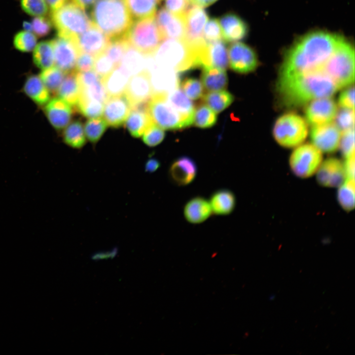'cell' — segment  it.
Returning a JSON list of instances; mask_svg holds the SVG:
<instances>
[{
    "mask_svg": "<svg viewBox=\"0 0 355 355\" xmlns=\"http://www.w3.org/2000/svg\"><path fill=\"white\" fill-rule=\"evenodd\" d=\"M339 35L324 31L309 33L298 39L284 55L279 76L319 70L344 39Z\"/></svg>",
    "mask_w": 355,
    "mask_h": 355,
    "instance_id": "6da1fadb",
    "label": "cell"
},
{
    "mask_svg": "<svg viewBox=\"0 0 355 355\" xmlns=\"http://www.w3.org/2000/svg\"><path fill=\"white\" fill-rule=\"evenodd\" d=\"M277 88L282 103L288 107L299 106L320 98L331 97L339 89L320 70L279 76Z\"/></svg>",
    "mask_w": 355,
    "mask_h": 355,
    "instance_id": "7a4b0ae2",
    "label": "cell"
},
{
    "mask_svg": "<svg viewBox=\"0 0 355 355\" xmlns=\"http://www.w3.org/2000/svg\"><path fill=\"white\" fill-rule=\"evenodd\" d=\"M91 18L111 39L124 36L133 22L123 0H97L91 7Z\"/></svg>",
    "mask_w": 355,
    "mask_h": 355,
    "instance_id": "3957f363",
    "label": "cell"
},
{
    "mask_svg": "<svg viewBox=\"0 0 355 355\" xmlns=\"http://www.w3.org/2000/svg\"><path fill=\"white\" fill-rule=\"evenodd\" d=\"M154 56L158 67L178 73L198 68L196 48L185 39L165 40Z\"/></svg>",
    "mask_w": 355,
    "mask_h": 355,
    "instance_id": "277c9868",
    "label": "cell"
},
{
    "mask_svg": "<svg viewBox=\"0 0 355 355\" xmlns=\"http://www.w3.org/2000/svg\"><path fill=\"white\" fill-rule=\"evenodd\" d=\"M325 73L338 89L351 85L355 80V50L345 38L319 70Z\"/></svg>",
    "mask_w": 355,
    "mask_h": 355,
    "instance_id": "5b68a950",
    "label": "cell"
},
{
    "mask_svg": "<svg viewBox=\"0 0 355 355\" xmlns=\"http://www.w3.org/2000/svg\"><path fill=\"white\" fill-rule=\"evenodd\" d=\"M124 36L130 47L146 57L154 56L164 39L154 17L133 21Z\"/></svg>",
    "mask_w": 355,
    "mask_h": 355,
    "instance_id": "8992f818",
    "label": "cell"
},
{
    "mask_svg": "<svg viewBox=\"0 0 355 355\" xmlns=\"http://www.w3.org/2000/svg\"><path fill=\"white\" fill-rule=\"evenodd\" d=\"M51 21L58 36L71 39H74L93 24L85 10L73 2L66 3L52 11Z\"/></svg>",
    "mask_w": 355,
    "mask_h": 355,
    "instance_id": "52a82bcc",
    "label": "cell"
},
{
    "mask_svg": "<svg viewBox=\"0 0 355 355\" xmlns=\"http://www.w3.org/2000/svg\"><path fill=\"white\" fill-rule=\"evenodd\" d=\"M273 133L280 145L291 148L299 145L306 139L308 127L306 121L300 116L288 113L276 120Z\"/></svg>",
    "mask_w": 355,
    "mask_h": 355,
    "instance_id": "ba28073f",
    "label": "cell"
},
{
    "mask_svg": "<svg viewBox=\"0 0 355 355\" xmlns=\"http://www.w3.org/2000/svg\"><path fill=\"white\" fill-rule=\"evenodd\" d=\"M167 93L154 92L148 102L153 122L164 130H179L188 127L183 117L169 103Z\"/></svg>",
    "mask_w": 355,
    "mask_h": 355,
    "instance_id": "9c48e42d",
    "label": "cell"
},
{
    "mask_svg": "<svg viewBox=\"0 0 355 355\" xmlns=\"http://www.w3.org/2000/svg\"><path fill=\"white\" fill-rule=\"evenodd\" d=\"M322 161V152L314 144L306 143L297 146L292 151L289 164L296 176L307 178L316 174Z\"/></svg>",
    "mask_w": 355,
    "mask_h": 355,
    "instance_id": "30bf717a",
    "label": "cell"
},
{
    "mask_svg": "<svg viewBox=\"0 0 355 355\" xmlns=\"http://www.w3.org/2000/svg\"><path fill=\"white\" fill-rule=\"evenodd\" d=\"M154 92L151 73L145 69L130 77L124 94L132 108L148 102Z\"/></svg>",
    "mask_w": 355,
    "mask_h": 355,
    "instance_id": "8fae6325",
    "label": "cell"
},
{
    "mask_svg": "<svg viewBox=\"0 0 355 355\" xmlns=\"http://www.w3.org/2000/svg\"><path fill=\"white\" fill-rule=\"evenodd\" d=\"M230 67L234 71L247 74L255 71L258 65L255 51L249 46L242 42L231 44L228 50Z\"/></svg>",
    "mask_w": 355,
    "mask_h": 355,
    "instance_id": "7c38bea8",
    "label": "cell"
},
{
    "mask_svg": "<svg viewBox=\"0 0 355 355\" xmlns=\"http://www.w3.org/2000/svg\"><path fill=\"white\" fill-rule=\"evenodd\" d=\"M54 53V64L65 73L75 70L80 53L73 39L58 36L52 40Z\"/></svg>",
    "mask_w": 355,
    "mask_h": 355,
    "instance_id": "4fadbf2b",
    "label": "cell"
},
{
    "mask_svg": "<svg viewBox=\"0 0 355 355\" xmlns=\"http://www.w3.org/2000/svg\"><path fill=\"white\" fill-rule=\"evenodd\" d=\"M310 134L313 144L322 152H333L339 146L341 131L336 124L313 126Z\"/></svg>",
    "mask_w": 355,
    "mask_h": 355,
    "instance_id": "5bb4252c",
    "label": "cell"
},
{
    "mask_svg": "<svg viewBox=\"0 0 355 355\" xmlns=\"http://www.w3.org/2000/svg\"><path fill=\"white\" fill-rule=\"evenodd\" d=\"M131 109L132 106L124 93L108 96L104 104V119L108 126L119 128L125 122Z\"/></svg>",
    "mask_w": 355,
    "mask_h": 355,
    "instance_id": "9a60e30c",
    "label": "cell"
},
{
    "mask_svg": "<svg viewBox=\"0 0 355 355\" xmlns=\"http://www.w3.org/2000/svg\"><path fill=\"white\" fill-rule=\"evenodd\" d=\"M73 39L80 52L96 57L105 52L111 39L92 24Z\"/></svg>",
    "mask_w": 355,
    "mask_h": 355,
    "instance_id": "2e32d148",
    "label": "cell"
},
{
    "mask_svg": "<svg viewBox=\"0 0 355 355\" xmlns=\"http://www.w3.org/2000/svg\"><path fill=\"white\" fill-rule=\"evenodd\" d=\"M337 113V107L330 97L316 99L310 102L305 109L307 121L313 126L331 122Z\"/></svg>",
    "mask_w": 355,
    "mask_h": 355,
    "instance_id": "e0dca14e",
    "label": "cell"
},
{
    "mask_svg": "<svg viewBox=\"0 0 355 355\" xmlns=\"http://www.w3.org/2000/svg\"><path fill=\"white\" fill-rule=\"evenodd\" d=\"M316 174L318 182L326 187H338L346 178L344 162L334 157L322 161Z\"/></svg>",
    "mask_w": 355,
    "mask_h": 355,
    "instance_id": "ac0fdd59",
    "label": "cell"
},
{
    "mask_svg": "<svg viewBox=\"0 0 355 355\" xmlns=\"http://www.w3.org/2000/svg\"><path fill=\"white\" fill-rule=\"evenodd\" d=\"M198 173L195 161L187 156H181L170 164L168 175L170 180L179 186L191 184L196 178Z\"/></svg>",
    "mask_w": 355,
    "mask_h": 355,
    "instance_id": "d6986e66",
    "label": "cell"
},
{
    "mask_svg": "<svg viewBox=\"0 0 355 355\" xmlns=\"http://www.w3.org/2000/svg\"><path fill=\"white\" fill-rule=\"evenodd\" d=\"M44 106L45 115L55 129L61 130L69 125L74 110L70 104L57 97L50 99Z\"/></svg>",
    "mask_w": 355,
    "mask_h": 355,
    "instance_id": "ffe728a7",
    "label": "cell"
},
{
    "mask_svg": "<svg viewBox=\"0 0 355 355\" xmlns=\"http://www.w3.org/2000/svg\"><path fill=\"white\" fill-rule=\"evenodd\" d=\"M155 21L164 39H184L185 24L184 16L175 15L162 8L158 10Z\"/></svg>",
    "mask_w": 355,
    "mask_h": 355,
    "instance_id": "44dd1931",
    "label": "cell"
},
{
    "mask_svg": "<svg viewBox=\"0 0 355 355\" xmlns=\"http://www.w3.org/2000/svg\"><path fill=\"white\" fill-rule=\"evenodd\" d=\"M185 24V39L189 43L203 39L204 26L208 20L207 12L201 6L191 5L184 16Z\"/></svg>",
    "mask_w": 355,
    "mask_h": 355,
    "instance_id": "7402d4cb",
    "label": "cell"
},
{
    "mask_svg": "<svg viewBox=\"0 0 355 355\" xmlns=\"http://www.w3.org/2000/svg\"><path fill=\"white\" fill-rule=\"evenodd\" d=\"M148 102L133 106L125 121L127 130L134 138L141 137L154 122L148 111Z\"/></svg>",
    "mask_w": 355,
    "mask_h": 355,
    "instance_id": "603a6c76",
    "label": "cell"
},
{
    "mask_svg": "<svg viewBox=\"0 0 355 355\" xmlns=\"http://www.w3.org/2000/svg\"><path fill=\"white\" fill-rule=\"evenodd\" d=\"M219 22L223 38L228 42L242 40L248 35V25L240 17L234 13L225 14L220 18Z\"/></svg>",
    "mask_w": 355,
    "mask_h": 355,
    "instance_id": "cb8c5ba5",
    "label": "cell"
},
{
    "mask_svg": "<svg viewBox=\"0 0 355 355\" xmlns=\"http://www.w3.org/2000/svg\"><path fill=\"white\" fill-rule=\"evenodd\" d=\"M183 213L187 222L198 224L207 220L213 213L208 200L203 197L196 196L186 203Z\"/></svg>",
    "mask_w": 355,
    "mask_h": 355,
    "instance_id": "d4e9b609",
    "label": "cell"
},
{
    "mask_svg": "<svg viewBox=\"0 0 355 355\" xmlns=\"http://www.w3.org/2000/svg\"><path fill=\"white\" fill-rule=\"evenodd\" d=\"M209 201L212 213L217 215H227L234 210L236 205L235 195L228 189H220L213 192Z\"/></svg>",
    "mask_w": 355,
    "mask_h": 355,
    "instance_id": "484cf974",
    "label": "cell"
},
{
    "mask_svg": "<svg viewBox=\"0 0 355 355\" xmlns=\"http://www.w3.org/2000/svg\"><path fill=\"white\" fill-rule=\"evenodd\" d=\"M167 97L170 104L190 126L193 124L195 111L192 102L179 87L167 93Z\"/></svg>",
    "mask_w": 355,
    "mask_h": 355,
    "instance_id": "4316f807",
    "label": "cell"
},
{
    "mask_svg": "<svg viewBox=\"0 0 355 355\" xmlns=\"http://www.w3.org/2000/svg\"><path fill=\"white\" fill-rule=\"evenodd\" d=\"M158 67L153 75L151 74L154 92L169 93L179 87L180 80L178 72Z\"/></svg>",
    "mask_w": 355,
    "mask_h": 355,
    "instance_id": "83f0119b",
    "label": "cell"
},
{
    "mask_svg": "<svg viewBox=\"0 0 355 355\" xmlns=\"http://www.w3.org/2000/svg\"><path fill=\"white\" fill-rule=\"evenodd\" d=\"M80 93L78 71L75 70L66 73L57 92L58 97L74 106L78 100Z\"/></svg>",
    "mask_w": 355,
    "mask_h": 355,
    "instance_id": "f1b7e54d",
    "label": "cell"
},
{
    "mask_svg": "<svg viewBox=\"0 0 355 355\" xmlns=\"http://www.w3.org/2000/svg\"><path fill=\"white\" fill-rule=\"evenodd\" d=\"M201 79L203 86L209 92L223 90L228 86V78L225 70L203 67Z\"/></svg>",
    "mask_w": 355,
    "mask_h": 355,
    "instance_id": "f546056e",
    "label": "cell"
},
{
    "mask_svg": "<svg viewBox=\"0 0 355 355\" xmlns=\"http://www.w3.org/2000/svg\"><path fill=\"white\" fill-rule=\"evenodd\" d=\"M228 56L225 43L221 40L208 43L205 66L226 70L228 67Z\"/></svg>",
    "mask_w": 355,
    "mask_h": 355,
    "instance_id": "4dcf8cb0",
    "label": "cell"
},
{
    "mask_svg": "<svg viewBox=\"0 0 355 355\" xmlns=\"http://www.w3.org/2000/svg\"><path fill=\"white\" fill-rule=\"evenodd\" d=\"M130 77L120 67L115 68L102 79L107 95L112 96L123 94Z\"/></svg>",
    "mask_w": 355,
    "mask_h": 355,
    "instance_id": "1f68e13d",
    "label": "cell"
},
{
    "mask_svg": "<svg viewBox=\"0 0 355 355\" xmlns=\"http://www.w3.org/2000/svg\"><path fill=\"white\" fill-rule=\"evenodd\" d=\"M24 91L33 101L40 106H44L50 99V92L39 76H29L25 82Z\"/></svg>",
    "mask_w": 355,
    "mask_h": 355,
    "instance_id": "d6a6232c",
    "label": "cell"
},
{
    "mask_svg": "<svg viewBox=\"0 0 355 355\" xmlns=\"http://www.w3.org/2000/svg\"><path fill=\"white\" fill-rule=\"evenodd\" d=\"M161 0H123L132 19H140L155 16Z\"/></svg>",
    "mask_w": 355,
    "mask_h": 355,
    "instance_id": "836d02e7",
    "label": "cell"
},
{
    "mask_svg": "<svg viewBox=\"0 0 355 355\" xmlns=\"http://www.w3.org/2000/svg\"><path fill=\"white\" fill-rule=\"evenodd\" d=\"M33 59L35 65L44 70L54 65V53L52 40L42 41L34 49Z\"/></svg>",
    "mask_w": 355,
    "mask_h": 355,
    "instance_id": "e575fe53",
    "label": "cell"
},
{
    "mask_svg": "<svg viewBox=\"0 0 355 355\" xmlns=\"http://www.w3.org/2000/svg\"><path fill=\"white\" fill-rule=\"evenodd\" d=\"M63 137L67 145L76 149H81L86 142L83 126L79 120L69 124L64 129Z\"/></svg>",
    "mask_w": 355,
    "mask_h": 355,
    "instance_id": "d590c367",
    "label": "cell"
},
{
    "mask_svg": "<svg viewBox=\"0 0 355 355\" xmlns=\"http://www.w3.org/2000/svg\"><path fill=\"white\" fill-rule=\"evenodd\" d=\"M234 99L233 94L224 90L210 91L203 96V102L216 113L227 108Z\"/></svg>",
    "mask_w": 355,
    "mask_h": 355,
    "instance_id": "8d00e7d4",
    "label": "cell"
},
{
    "mask_svg": "<svg viewBox=\"0 0 355 355\" xmlns=\"http://www.w3.org/2000/svg\"><path fill=\"white\" fill-rule=\"evenodd\" d=\"M337 199L340 206L347 212L355 208V179L346 178L338 187Z\"/></svg>",
    "mask_w": 355,
    "mask_h": 355,
    "instance_id": "74e56055",
    "label": "cell"
},
{
    "mask_svg": "<svg viewBox=\"0 0 355 355\" xmlns=\"http://www.w3.org/2000/svg\"><path fill=\"white\" fill-rule=\"evenodd\" d=\"M143 56H144L130 46L119 67L131 76L146 69L144 68Z\"/></svg>",
    "mask_w": 355,
    "mask_h": 355,
    "instance_id": "f35d334b",
    "label": "cell"
},
{
    "mask_svg": "<svg viewBox=\"0 0 355 355\" xmlns=\"http://www.w3.org/2000/svg\"><path fill=\"white\" fill-rule=\"evenodd\" d=\"M130 45L125 36L113 38L105 51V54L113 62L116 68L119 67Z\"/></svg>",
    "mask_w": 355,
    "mask_h": 355,
    "instance_id": "ab89813d",
    "label": "cell"
},
{
    "mask_svg": "<svg viewBox=\"0 0 355 355\" xmlns=\"http://www.w3.org/2000/svg\"><path fill=\"white\" fill-rule=\"evenodd\" d=\"M65 74L63 71L54 66L42 70L39 77L50 92L57 93Z\"/></svg>",
    "mask_w": 355,
    "mask_h": 355,
    "instance_id": "60d3db41",
    "label": "cell"
},
{
    "mask_svg": "<svg viewBox=\"0 0 355 355\" xmlns=\"http://www.w3.org/2000/svg\"><path fill=\"white\" fill-rule=\"evenodd\" d=\"M104 104L101 102L80 96L74 106L79 113L90 118L100 117L103 114Z\"/></svg>",
    "mask_w": 355,
    "mask_h": 355,
    "instance_id": "b9f144b4",
    "label": "cell"
},
{
    "mask_svg": "<svg viewBox=\"0 0 355 355\" xmlns=\"http://www.w3.org/2000/svg\"><path fill=\"white\" fill-rule=\"evenodd\" d=\"M217 120L216 113L206 105H200L195 109L193 124L196 127L209 128L213 126Z\"/></svg>",
    "mask_w": 355,
    "mask_h": 355,
    "instance_id": "7bdbcfd3",
    "label": "cell"
},
{
    "mask_svg": "<svg viewBox=\"0 0 355 355\" xmlns=\"http://www.w3.org/2000/svg\"><path fill=\"white\" fill-rule=\"evenodd\" d=\"M107 126L104 118H89L84 125V133L88 140L92 143H97L106 131Z\"/></svg>",
    "mask_w": 355,
    "mask_h": 355,
    "instance_id": "ee69618b",
    "label": "cell"
},
{
    "mask_svg": "<svg viewBox=\"0 0 355 355\" xmlns=\"http://www.w3.org/2000/svg\"><path fill=\"white\" fill-rule=\"evenodd\" d=\"M36 44V36L32 32L25 30L20 31L15 35L13 38L15 48L23 52L33 51Z\"/></svg>",
    "mask_w": 355,
    "mask_h": 355,
    "instance_id": "f6af8a7d",
    "label": "cell"
},
{
    "mask_svg": "<svg viewBox=\"0 0 355 355\" xmlns=\"http://www.w3.org/2000/svg\"><path fill=\"white\" fill-rule=\"evenodd\" d=\"M179 86L184 94L190 99L197 100L203 95V86L197 78H186L180 81Z\"/></svg>",
    "mask_w": 355,
    "mask_h": 355,
    "instance_id": "bcb514c9",
    "label": "cell"
},
{
    "mask_svg": "<svg viewBox=\"0 0 355 355\" xmlns=\"http://www.w3.org/2000/svg\"><path fill=\"white\" fill-rule=\"evenodd\" d=\"M20 5L27 14L34 16H45L48 6L46 0H20Z\"/></svg>",
    "mask_w": 355,
    "mask_h": 355,
    "instance_id": "7dc6e473",
    "label": "cell"
},
{
    "mask_svg": "<svg viewBox=\"0 0 355 355\" xmlns=\"http://www.w3.org/2000/svg\"><path fill=\"white\" fill-rule=\"evenodd\" d=\"M165 136L164 129L153 122L144 131L142 140L147 146L154 147L160 144Z\"/></svg>",
    "mask_w": 355,
    "mask_h": 355,
    "instance_id": "c3c4849f",
    "label": "cell"
},
{
    "mask_svg": "<svg viewBox=\"0 0 355 355\" xmlns=\"http://www.w3.org/2000/svg\"><path fill=\"white\" fill-rule=\"evenodd\" d=\"M115 68L113 62L104 52L95 57L93 69L102 79L108 75Z\"/></svg>",
    "mask_w": 355,
    "mask_h": 355,
    "instance_id": "681fc988",
    "label": "cell"
},
{
    "mask_svg": "<svg viewBox=\"0 0 355 355\" xmlns=\"http://www.w3.org/2000/svg\"><path fill=\"white\" fill-rule=\"evenodd\" d=\"M203 37L207 43L220 40L221 29L218 20L214 18L210 19L203 31Z\"/></svg>",
    "mask_w": 355,
    "mask_h": 355,
    "instance_id": "f907efd6",
    "label": "cell"
},
{
    "mask_svg": "<svg viewBox=\"0 0 355 355\" xmlns=\"http://www.w3.org/2000/svg\"><path fill=\"white\" fill-rule=\"evenodd\" d=\"M339 146L345 158L355 155V131L354 128L343 132L341 137Z\"/></svg>",
    "mask_w": 355,
    "mask_h": 355,
    "instance_id": "816d5d0a",
    "label": "cell"
},
{
    "mask_svg": "<svg viewBox=\"0 0 355 355\" xmlns=\"http://www.w3.org/2000/svg\"><path fill=\"white\" fill-rule=\"evenodd\" d=\"M336 125L340 130L344 132L354 128L355 113L354 109L343 108L339 112H337L335 118Z\"/></svg>",
    "mask_w": 355,
    "mask_h": 355,
    "instance_id": "f5cc1de1",
    "label": "cell"
},
{
    "mask_svg": "<svg viewBox=\"0 0 355 355\" xmlns=\"http://www.w3.org/2000/svg\"><path fill=\"white\" fill-rule=\"evenodd\" d=\"M191 3L190 0H164V6L171 13L184 16Z\"/></svg>",
    "mask_w": 355,
    "mask_h": 355,
    "instance_id": "db71d44e",
    "label": "cell"
},
{
    "mask_svg": "<svg viewBox=\"0 0 355 355\" xmlns=\"http://www.w3.org/2000/svg\"><path fill=\"white\" fill-rule=\"evenodd\" d=\"M31 23L33 32L36 36H45L50 33L51 30V22L44 16L35 17Z\"/></svg>",
    "mask_w": 355,
    "mask_h": 355,
    "instance_id": "11a10c76",
    "label": "cell"
},
{
    "mask_svg": "<svg viewBox=\"0 0 355 355\" xmlns=\"http://www.w3.org/2000/svg\"><path fill=\"white\" fill-rule=\"evenodd\" d=\"M95 57L85 52H80L77 58L75 70L78 72L91 71L94 67Z\"/></svg>",
    "mask_w": 355,
    "mask_h": 355,
    "instance_id": "9f6ffc18",
    "label": "cell"
},
{
    "mask_svg": "<svg viewBox=\"0 0 355 355\" xmlns=\"http://www.w3.org/2000/svg\"><path fill=\"white\" fill-rule=\"evenodd\" d=\"M338 104L340 106L343 108L354 109L355 89L354 87H350L340 94Z\"/></svg>",
    "mask_w": 355,
    "mask_h": 355,
    "instance_id": "6f0895ef",
    "label": "cell"
},
{
    "mask_svg": "<svg viewBox=\"0 0 355 355\" xmlns=\"http://www.w3.org/2000/svg\"><path fill=\"white\" fill-rule=\"evenodd\" d=\"M344 164L346 178L355 179V155L345 158Z\"/></svg>",
    "mask_w": 355,
    "mask_h": 355,
    "instance_id": "680465c9",
    "label": "cell"
},
{
    "mask_svg": "<svg viewBox=\"0 0 355 355\" xmlns=\"http://www.w3.org/2000/svg\"><path fill=\"white\" fill-rule=\"evenodd\" d=\"M160 161L155 158H149L145 162L144 170L146 172L152 173L156 171L160 167Z\"/></svg>",
    "mask_w": 355,
    "mask_h": 355,
    "instance_id": "91938a15",
    "label": "cell"
},
{
    "mask_svg": "<svg viewBox=\"0 0 355 355\" xmlns=\"http://www.w3.org/2000/svg\"><path fill=\"white\" fill-rule=\"evenodd\" d=\"M117 253V249L115 248L109 251L95 253L92 256L91 259L96 261L101 259L113 258L116 255Z\"/></svg>",
    "mask_w": 355,
    "mask_h": 355,
    "instance_id": "94428289",
    "label": "cell"
},
{
    "mask_svg": "<svg viewBox=\"0 0 355 355\" xmlns=\"http://www.w3.org/2000/svg\"><path fill=\"white\" fill-rule=\"evenodd\" d=\"M68 0H46L48 8L52 11H55L64 4H65Z\"/></svg>",
    "mask_w": 355,
    "mask_h": 355,
    "instance_id": "6125c7cd",
    "label": "cell"
},
{
    "mask_svg": "<svg viewBox=\"0 0 355 355\" xmlns=\"http://www.w3.org/2000/svg\"><path fill=\"white\" fill-rule=\"evenodd\" d=\"M72 2L83 10L92 7L97 0H72Z\"/></svg>",
    "mask_w": 355,
    "mask_h": 355,
    "instance_id": "be15d7a7",
    "label": "cell"
},
{
    "mask_svg": "<svg viewBox=\"0 0 355 355\" xmlns=\"http://www.w3.org/2000/svg\"><path fill=\"white\" fill-rule=\"evenodd\" d=\"M217 0H192V3L199 5L201 7H206L210 5Z\"/></svg>",
    "mask_w": 355,
    "mask_h": 355,
    "instance_id": "e7e4bbea",
    "label": "cell"
},
{
    "mask_svg": "<svg viewBox=\"0 0 355 355\" xmlns=\"http://www.w3.org/2000/svg\"><path fill=\"white\" fill-rule=\"evenodd\" d=\"M24 30L33 32V27L31 22L24 21L23 24Z\"/></svg>",
    "mask_w": 355,
    "mask_h": 355,
    "instance_id": "03108f58",
    "label": "cell"
},
{
    "mask_svg": "<svg viewBox=\"0 0 355 355\" xmlns=\"http://www.w3.org/2000/svg\"><path fill=\"white\" fill-rule=\"evenodd\" d=\"M275 295H272L269 297V299L270 300H273L275 299Z\"/></svg>",
    "mask_w": 355,
    "mask_h": 355,
    "instance_id": "003e7915",
    "label": "cell"
}]
</instances>
